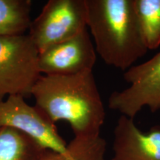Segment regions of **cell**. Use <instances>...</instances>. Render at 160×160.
<instances>
[{"label": "cell", "mask_w": 160, "mask_h": 160, "mask_svg": "<svg viewBox=\"0 0 160 160\" xmlns=\"http://www.w3.org/2000/svg\"><path fill=\"white\" fill-rule=\"evenodd\" d=\"M87 27L105 64L127 71L148 51L133 0H85Z\"/></svg>", "instance_id": "cell-2"}, {"label": "cell", "mask_w": 160, "mask_h": 160, "mask_svg": "<svg viewBox=\"0 0 160 160\" xmlns=\"http://www.w3.org/2000/svg\"><path fill=\"white\" fill-rule=\"evenodd\" d=\"M31 95L35 105L53 123L59 120L68 122L74 137H101L105 111L93 71L71 76L41 75Z\"/></svg>", "instance_id": "cell-1"}, {"label": "cell", "mask_w": 160, "mask_h": 160, "mask_svg": "<svg viewBox=\"0 0 160 160\" xmlns=\"http://www.w3.org/2000/svg\"><path fill=\"white\" fill-rule=\"evenodd\" d=\"M0 127L13 128L45 148L68 155L67 144L55 123L37 106L29 105L21 96H9L0 102Z\"/></svg>", "instance_id": "cell-6"}, {"label": "cell", "mask_w": 160, "mask_h": 160, "mask_svg": "<svg viewBox=\"0 0 160 160\" xmlns=\"http://www.w3.org/2000/svg\"><path fill=\"white\" fill-rule=\"evenodd\" d=\"M31 0H0V37L25 34L32 20Z\"/></svg>", "instance_id": "cell-10"}, {"label": "cell", "mask_w": 160, "mask_h": 160, "mask_svg": "<svg viewBox=\"0 0 160 160\" xmlns=\"http://www.w3.org/2000/svg\"><path fill=\"white\" fill-rule=\"evenodd\" d=\"M134 8L148 50L160 45V0H133Z\"/></svg>", "instance_id": "cell-11"}, {"label": "cell", "mask_w": 160, "mask_h": 160, "mask_svg": "<svg viewBox=\"0 0 160 160\" xmlns=\"http://www.w3.org/2000/svg\"><path fill=\"white\" fill-rule=\"evenodd\" d=\"M86 28L85 0H49L31 22L28 35L39 53Z\"/></svg>", "instance_id": "cell-4"}, {"label": "cell", "mask_w": 160, "mask_h": 160, "mask_svg": "<svg viewBox=\"0 0 160 160\" xmlns=\"http://www.w3.org/2000/svg\"><path fill=\"white\" fill-rule=\"evenodd\" d=\"M38 57L28 34L0 37V102L6 96L31 95L42 75Z\"/></svg>", "instance_id": "cell-3"}, {"label": "cell", "mask_w": 160, "mask_h": 160, "mask_svg": "<svg viewBox=\"0 0 160 160\" xmlns=\"http://www.w3.org/2000/svg\"><path fill=\"white\" fill-rule=\"evenodd\" d=\"M106 141L97 139H80L73 138L67 145L68 155L45 149L39 160H105Z\"/></svg>", "instance_id": "cell-12"}, {"label": "cell", "mask_w": 160, "mask_h": 160, "mask_svg": "<svg viewBox=\"0 0 160 160\" xmlns=\"http://www.w3.org/2000/svg\"><path fill=\"white\" fill-rule=\"evenodd\" d=\"M124 80L130 86L111 93L108 107L121 115L134 119L143 108L153 113L160 110V52L145 62L125 71Z\"/></svg>", "instance_id": "cell-5"}, {"label": "cell", "mask_w": 160, "mask_h": 160, "mask_svg": "<svg viewBox=\"0 0 160 160\" xmlns=\"http://www.w3.org/2000/svg\"><path fill=\"white\" fill-rule=\"evenodd\" d=\"M45 150L19 130L0 127V160H39Z\"/></svg>", "instance_id": "cell-9"}, {"label": "cell", "mask_w": 160, "mask_h": 160, "mask_svg": "<svg viewBox=\"0 0 160 160\" xmlns=\"http://www.w3.org/2000/svg\"><path fill=\"white\" fill-rule=\"evenodd\" d=\"M97 52L87 28L71 39L49 47L39 53L42 75L71 76L93 71Z\"/></svg>", "instance_id": "cell-7"}, {"label": "cell", "mask_w": 160, "mask_h": 160, "mask_svg": "<svg viewBox=\"0 0 160 160\" xmlns=\"http://www.w3.org/2000/svg\"><path fill=\"white\" fill-rule=\"evenodd\" d=\"M111 160H160V125L140 131L133 119L121 115L113 130Z\"/></svg>", "instance_id": "cell-8"}]
</instances>
